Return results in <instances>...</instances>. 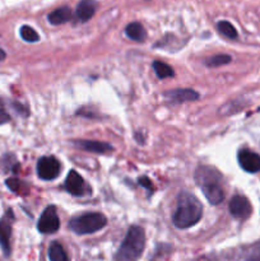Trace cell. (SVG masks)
Segmentation results:
<instances>
[{"label": "cell", "instance_id": "5b68a950", "mask_svg": "<svg viewBox=\"0 0 260 261\" xmlns=\"http://www.w3.org/2000/svg\"><path fill=\"white\" fill-rule=\"evenodd\" d=\"M61 165L55 157H42L37 162V175L41 180H55L60 175Z\"/></svg>", "mask_w": 260, "mask_h": 261}, {"label": "cell", "instance_id": "44dd1931", "mask_svg": "<svg viewBox=\"0 0 260 261\" xmlns=\"http://www.w3.org/2000/svg\"><path fill=\"white\" fill-rule=\"evenodd\" d=\"M7 185L10 190L15 191V193L20 190V181L15 180V178H9V180H7Z\"/></svg>", "mask_w": 260, "mask_h": 261}, {"label": "cell", "instance_id": "5bb4252c", "mask_svg": "<svg viewBox=\"0 0 260 261\" xmlns=\"http://www.w3.org/2000/svg\"><path fill=\"white\" fill-rule=\"evenodd\" d=\"M48 22L54 25H58V24H63V23L69 22L71 19V10L70 8L68 7H61L59 9L54 10L48 14L47 17Z\"/></svg>", "mask_w": 260, "mask_h": 261}, {"label": "cell", "instance_id": "9a60e30c", "mask_svg": "<svg viewBox=\"0 0 260 261\" xmlns=\"http://www.w3.org/2000/svg\"><path fill=\"white\" fill-rule=\"evenodd\" d=\"M125 33H126L130 40L137 41V42H143L147 37V32H145L144 27L138 22H133L127 24L126 28H125Z\"/></svg>", "mask_w": 260, "mask_h": 261}, {"label": "cell", "instance_id": "9c48e42d", "mask_svg": "<svg viewBox=\"0 0 260 261\" xmlns=\"http://www.w3.org/2000/svg\"><path fill=\"white\" fill-rule=\"evenodd\" d=\"M240 166L249 173H256L260 171V155L249 149H241L237 154Z\"/></svg>", "mask_w": 260, "mask_h": 261}, {"label": "cell", "instance_id": "277c9868", "mask_svg": "<svg viewBox=\"0 0 260 261\" xmlns=\"http://www.w3.org/2000/svg\"><path fill=\"white\" fill-rule=\"evenodd\" d=\"M107 224V219L101 213H86L69 222V228L76 234H91L99 231Z\"/></svg>", "mask_w": 260, "mask_h": 261}, {"label": "cell", "instance_id": "ac0fdd59", "mask_svg": "<svg viewBox=\"0 0 260 261\" xmlns=\"http://www.w3.org/2000/svg\"><path fill=\"white\" fill-rule=\"evenodd\" d=\"M217 27H218V31L224 36V37L231 38V40L237 38L236 28H235L231 23L227 22V20H222V22H219Z\"/></svg>", "mask_w": 260, "mask_h": 261}, {"label": "cell", "instance_id": "7402d4cb", "mask_svg": "<svg viewBox=\"0 0 260 261\" xmlns=\"http://www.w3.org/2000/svg\"><path fill=\"white\" fill-rule=\"evenodd\" d=\"M246 261H260V244L252 250V252L249 255Z\"/></svg>", "mask_w": 260, "mask_h": 261}, {"label": "cell", "instance_id": "8992f818", "mask_svg": "<svg viewBox=\"0 0 260 261\" xmlns=\"http://www.w3.org/2000/svg\"><path fill=\"white\" fill-rule=\"evenodd\" d=\"M38 231L43 234L55 233L60 228V219H59L58 213H56L55 206H47L41 214V218L38 221L37 226Z\"/></svg>", "mask_w": 260, "mask_h": 261}, {"label": "cell", "instance_id": "6da1fadb", "mask_svg": "<svg viewBox=\"0 0 260 261\" xmlns=\"http://www.w3.org/2000/svg\"><path fill=\"white\" fill-rule=\"evenodd\" d=\"M195 182L203 191L209 204L218 205L224 199V191L222 188V175L209 166H200L195 171Z\"/></svg>", "mask_w": 260, "mask_h": 261}, {"label": "cell", "instance_id": "3957f363", "mask_svg": "<svg viewBox=\"0 0 260 261\" xmlns=\"http://www.w3.org/2000/svg\"><path fill=\"white\" fill-rule=\"evenodd\" d=\"M145 247V233L142 227L133 226L115 255V261H137Z\"/></svg>", "mask_w": 260, "mask_h": 261}, {"label": "cell", "instance_id": "52a82bcc", "mask_svg": "<svg viewBox=\"0 0 260 261\" xmlns=\"http://www.w3.org/2000/svg\"><path fill=\"white\" fill-rule=\"evenodd\" d=\"M228 209H229V213H231L235 218H239V219L249 218L250 214H251L252 212L250 201L247 200L245 196H241V195H236L231 199Z\"/></svg>", "mask_w": 260, "mask_h": 261}, {"label": "cell", "instance_id": "ba28073f", "mask_svg": "<svg viewBox=\"0 0 260 261\" xmlns=\"http://www.w3.org/2000/svg\"><path fill=\"white\" fill-rule=\"evenodd\" d=\"M12 212L7 214L4 218L0 219V247L5 256H9L12 247H10V237H12Z\"/></svg>", "mask_w": 260, "mask_h": 261}, {"label": "cell", "instance_id": "2e32d148", "mask_svg": "<svg viewBox=\"0 0 260 261\" xmlns=\"http://www.w3.org/2000/svg\"><path fill=\"white\" fill-rule=\"evenodd\" d=\"M48 259L50 261H69L65 250L59 242H53L48 247Z\"/></svg>", "mask_w": 260, "mask_h": 261}, {"label": "cell", "instance_id": "cb8c5ba5", "mask_svg": "<svg viewBox=\"0 0 260 261\" xmlns=\"http://www.w3.org/2000/svg\"><path fill=\"white\" fill-rule=\"evenodd\" d=\"M9 115L7 114V112L4 111V110L2 109V107H0V125H3V124H5V122H8L9 121Z\"/></svg>", "mask_w": 260, "mask_h": 261}, {"label": "cell", "instance_id": "7a4b0ae2", "mask_svg": "<svg viewBox=\"0 0 260 261\" xmlns=\"http://www.w3.org/2000/svg\"><path fill=\"white\" fill-rule=\"evenodd\" d=\"M203 216V206L200 201L189 193H183L178 196V205L173 214V224L177 228H189L198 223Z\"/></svg>", "mask_w": 260, "mask_h": 261}, {"label": "cell", "instance_id": "ffe728a7", "mask_svg": "<svg viewBox=\"0 0 260 261\" xmlns=\"http://www.w3.org/2000/svg\"><path fill=\"white\" fill-rule=\"evenodd\" d=\"M228 63H231V56L224 55V54L212 56V58H209L208 60H206V65L213 66V68H217V66H221V65H226V64Z\"/></svg>", "mask_w": 260, "mask_h": 261}, {"label": "cell", "instance_id": "8fae6325", "mask_svg": "<svg viewBox=\"0 0 260 261\" xmlns=\"http://www.w3.org/2000/svg\"><path fill=\"white\" fill-rule=\"evenodd\" d=\"M65 189L74 196H82L86 194V184L83 177L76 171L71 170L65 180Z\"/></svg>", "mask_w": 260, "mask_h": 261}, {"label": "cell", "instance_id": "d6986e66", "mask_svg": "<svg viewBox=\"0 0 260 261\" xmlns=\"http://www.w3.org/2000/svg\"><path fill=\"white\" fill-rule=\"evenodd\" d=\"M19 33H20V37H22L24 41H27V42H37V41L40 40L38 33L36 32L32 27H30V25H22V27H20Z\"/></svg>", "mask_w": 260, "mask_h": 261}, {"label": "cell", "instance_id": "7c38bea8", "mask_svg": "<svg viewBox=\"0 0 260 261\" xmlns=\"http://www.w3.org/2000/svg\"><path fill=\"white\" fill-rule=\"evenodd\" d=\"M75 145L87 152L98 153V154H105V153L112 150V147L110 144L103 142H96V140H76Z\"/></svg>", "mask_w": 260, "mask_h": 261}, {"label": "cell", "instance_id": "4fadbf2b", "mask_svg": "<svg viewBox=\"0 0 260 261\" xmlns=\"http://www.w3.org/2000/svg\"><path fill=\"white\" fill-rule=\"evenodd\" d=\"M96 12V3L93 0H82L76 7V18L79 22L84 23L91 19Z\"/></svg>", "mask_w": 260, "mask_h": 261}, {"label": "cell", "instance_id": "603a6c76", "mask_svg": "<svg viewBox=\"0 0 260 261\" xmlns=\"http://www.w3.org/2000/svg\"><path fill=\"white\" fill-rule=\"evenodd\" d=\"M138 181H139V185L143 186V188L148 189V190L152 189V181H150L148 177H140Z\"/></svg>", "mask_w": 260, "mask_h": 261}, {"label": "cell", "instance_id": "d4e9b609", "mask_svg": "<svg viewBox=\"0 0 260 261\" xmlns=\"http://www.w3.org/2000/svg\"><path fill=\"white\" fill-rule=\"evenodd\" d=\"M5 58V54H4V51L3 50H0V60H3V59Z\"/></svg>", "mask_w": 260, "mask_h": 261}, {"label": "cell", "instance_id": "e0dca14e", "mask_svg": "<svg viewBox=\"0 0 260 261\" xmlns=\"http://www.w3.org/2000/svg\"><path fill=\"white\" fill-rule=\"evenodd\" d=\"M153 69H154L158 78L161 79L173 76V69L171 68L170 65H167L166 63H162V61H154V63H153Z\"/></svg>", "mask_w": 260, "mask_h": 261}, {"label": "cell", "instance_id": "30bf717a", "mask_svg": "<svg viewBox=\"0 0 260 261\" xmlns=\"http://www.w3.org/2000/svg\"><path fill=\"white\" fill-rule=\"evenodd\" d=\"M167 101L172 103H184V102H193L199 98V94L194 89L181 88V89H170L163 94Z\"/></svg>", "mask_w": 260, "mask_h": 261}]
</instances>
